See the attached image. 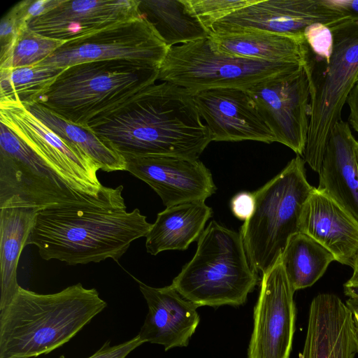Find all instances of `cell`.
I'll return each instance as SVG.
<instances>
[{
	"mask_svg": "<svg viewBox=\"0 0 358 358\" xmlns=\"http://www.w3.org/2000/svg\"><path fill=\"white\" fill-rule=\"evenodd\" d=\"M305 161L293 158L253 192L255 208L240 233L252 268L264 273L281 257L290 238L301 232L306 201L315 187L306 178Z\"/></svg>",
	"mask_w": 358,
	"mask_h": 358,
	"instance_id": "8992f818",
	"label": "cell"
},
{
	"mask_svg": "<svg viewBox=\"0 0 358 358\" xmlns=\"http://www.w3.org/2000/svg\"><path fill=\"white\" fill-rule=\"evenodd\" d=\"M40 210L32 207L0 208V311L17 294V269L21 252Z\"/></svg>",
	"mask_w": 358,
	"mask_h": 358,
	"instance_id": "cb8c5ba5",
	"label": "cell"
},
{
	"mask_svg": "<svg viewBox=\"0 0 358 358\" xmlns=\"http://www.w3.org/2000/svg\"><path fill=\"white\" fill-rule=\"evenodd\" d=\"M125 171L149 185L166 208L203 201L216 186L210 171L198 159L171 156L124 157Z\"/></svg>",
	"mask_w": 358,
	"mask_h": 358,
	"instance_id": "9a60e30c",
	"label": "cell"
},
{
	"mask_svg": "<svg viewBox=\"0 0 358 358\" xmlns=\"http://www.w3.org/2000/svg\"><path fill=\"white\" fill-rule=\"evenodd\" d=\"M281 261L289 284L296 292L315 284L336 259L313 238L299 232L289 240Z\"/></svg>",
	"mask_w": 358,
	"mask_h": 358,
	"instance_id": "484cf974",
	"label": "cell"
},
{
	"mask_svg": "<svg viewBox=\"0 0 358 358\" xmlns=\"http://www.w3.org/2000/svg\"><path fill=\"white\" fill-rule=\"evenodd\" d=\"M141 0H64L44 15L27 22L42 36L66 42L85 37L142 16Z\"/></svg>",
	"mask_w": 358,
	"mask_h": 358,
	"instance_id": "2e32d148",
	"label": "cell"
},
{
	"mask_svg": "<svg viewBox=\"0 0 358 358\" xmlns=\"http://www.w3.org/2000/svg\"><path fill=\"white\" fill-rule=\"evenodd\" d=\"M191 96L206 122L211 141L275 142L246 90L212 89L191 94Z\"/></svg>",
	"mask_w": 358,
	"mask_h": 358,
	"instance_id": "e0dca14e",
	"label": "cell"
},
{
	"mask_svg": "<svg viewBox=\"0 0 358 358\" xmlns=\"http://www.w3.org/2000/svg\"><path fill=\"white\" fill-rule=\"evenodd\" d=\"M327 4L345 14L348 19L358 20V0H325Z\"/></svg>",
	"mask_w": 358,
	"mask_h": 358,
	"instance_id": "d590c367",
	"label": "cell"
},
{
	"mask_svg": "<svg viewBox=\"0 0 358 358\" xmlns=\"http://www.w3.org/2000/svg\"><path fill=\"white\" fill-rule=\"evenodd\" d=\"M347 18L325 0H258L217 22L208 33L262 31L298 34L313 23L331 27Z\"/></svg>",
	"mask_w": 358,
	"mask_h": 358,
	"instance_id": "5bb4252c",
	"label": "cell"
},
{
	"mask_svg": "<svg viewBox=\"0 0 358 358\" xmlns=\"http://www.w3.org/2000/svg\"><path fill=\"white\" fill-rule=\"evenodd\" d=\"M143 343L144 342L138 335L129 341L113 346L110 345V341H107L95 353L87 358H126L130 352ZM59 358L65 357L61 355Z\"/></svg>",
	"mask_w": 358,
	"mask_h": 358,
	"instance_id": "836d02e7",
	"label": "cell"
},
{
	"mask_svg": "<svg viewBox=\"0 0 358 358\" xmlns=\"http://www.w3.org/2000/svg\"><path fill=\"white\" fill-rule=\"evenodd\" d=\"M168 50L144 17L66 42L38 66L66 69L92 61L127 60L159 68Z\"/></svg>",
	"mask_w": 358,
	"mask_h": 358,
	"instance_id": "30bf717a",
	"label": "cell"
},
{
	"mask_svg": "<svg viewBox=\"0 0 358 358\" xmlns=\"http://www.w3.org/2000/svg\"><path fill=\"white\" fill-rule=\"evenodd\" d=\"M234 215L241 220H247L252 215L255 208V198L253 193L243 191L234 195L230 202Z\"/></svg>",
	"mask_w": 358,
	"mask_h": 358,
	"instance_id": "e575fe53",
	"label": "cell"
},
{
	"mask_svg": "<svg viewBox=\"0 0 358 358\" xmlns=\"http://www.w3.org/2000/svg\"><path fill=\"white\" fill-rule=\"evenodd\" d=\"M346 103L350 110L348 122L358 134V80L350 93Z\"/></svg>",
	"mask_w": 358,
	"mask_h": 358,
	"instance_id": "8d00e7d4",
	"label": "cell"
},
{
	"mask_svg": "<svg viewBox=\"0 0 358 358\" xmlns=\"http://www.w3.org/2000/svg\"><path fill=\"white\" fill-rule=\"evenodd\" d=\"M355 342H356L357 349V352H358V324L356 323H355Z\"/></svg>",
	"mask_w": 358,
	"mask_h": 358,
	"instance_id": "60d3db41",
	"label": "cell"
},
{
	"mask_svg": "<svg viewBox=\"0 0 358 358\" xmlns=\"http://www.w3.org/2000/svg\"><path fill=\"white\" fill-rule=\"evenodd\" d=\"M0 122L43 158L73 189L99 199L115 188L103 186L97 178L99 168L80 148L66 141L20 103L0 100Z\"/></svg>",
	"mask_w": 358,
	"mask_h": 358,
	"instance_id": "8fae6325",
	"label": "cell"
},
{
	"mask_svg": "<svg viewBox=\"0 0 358 358\" xmlns=\"http://www.w3.org/2000/svg\"><path fill=\"white\" fill-rule=\"evenodd\" d=\"M357 80H358V78H357Z\"/></svg>",
	"mask_w": 358,
	"mask_h": 358,
	"instance_id": "7bdbcfd3",
	"label": "cell"
},
{
	"mask_svg": "<svg viewBox=\"0 0 358 358\" xmlns=\"http://www.w3.org/2000/svg\"><path fill=\"white\" fill-rule=\"evenodd\" d=\"M218 51L240 57L305 66L310 49L303 33L280 34L262 31L208 33Z\"/></svg>",
	"mask_w": 358,
	"mask_h": 358,
	"instance_id": "7402d4cb",
	"label": "cell"
},
{
	"mask_svg": "<svg viewBox=\"0 0 358 358\" xmlns=\"http://www.w3.org/2000/svg\"><path fill=\"white\" fill-rule=\"evenodd\" d=\"M357 142L348 121L341 120L335 124L326 146L316 188L358 223Z\"/></svg>",
	"mask_w": 358,
	"mask_h": 358,
	"instance_id": "44dd1931",
	"label": "cell"
},
{
	"mask_svg": "<svg viewBox=\"0 0 358 358\" xmlns=\"http://www.w3.org/2000/svg\"><path fill=\"white\" fill-rule=\"evenodd\" d=\"M133 278L148 307L138 334L141 340L162 345L166 351L187 347L200 322L199 306L184 299L171 285L153 287Z\"/></svg>",
	"mask_w": 358,
	"mask_h": 358,
	"instance_id": "ac0fdd59",
	"label": "cell"
},
{
	"mask_svg": "<svg viewBox=\"0 0 358 358\" xmlns=\"http://www.w3.org/2000/svg\"><path fill=\"white\" fill-rule=\"evenodd\" d=\"M27 23H23L18 18L12 7L1 20L0 24V56L5 54L13 43L20 28Z\"/></svg>",
	"mask_w": 358,
	"mask_h": 358,
	"instance_id": "d6a6232c",
	"label": "cell"
},
{
	"mask_svg": "<svg viewBox=\"0 0 358 358\" xmlns=\"http://www.w3.org/2000/svg\"><path fill=\"white\" fill-rule=\"evenodd\" d=\"M123 186L99 199L73 189L43 158L0 122V208L32 207L40 210L124 201Z\"/></svg>",
	"mask_w": 358,
	"mask_h": 358,
	"instance_id": "ba28073f",
	"label": "cell"
},
{
	"mask_svg": "<svg viewBox=\"0 0 358 358\" xmlns=\"http://www.w3.org/2000/svg\"><path fill=\"white\" fill-rule=\"evenodd\" d=\"M258 280L241 233L212 220L198 238L194 257L171 285L199 307L238 306Z\"/></svg>",
	"mask_w": 358,
	"mask_h": 358,
	"instance_id": "5b68a950",
	"label": "cell"
},
{
	"mask_svg": "<svg viewBox=\"0 0 358 358\" xmlns=\"http://www.w3.org/2000/svg\"><path fill=\"white\" fill-rule=\"evenodd\" d=\"M262 120L280 143L304 153L310 122V86L304 69L246 90Z\"/></svg>",
	"mask_w": 358,
	"mask_h": 358,
	"instance_id": "7c38bea8",
	"label": "cell"
},
{
	"mask_svg": "<svg viewBox=\"0 0 358 358\" xmlns=\"http://www.w3.org/2000/svg\"><path fill=\"white\" fill-rule=\"evenodd\" d=\"M106 306L95 288H85L80 282L48 294L20 286L0 311V358L48 354L69 342Z\"/></svg>",
	"mask_w": 358,
	"mask_h": 358,
	"instance_id": "3957f363",
	"label": "cell"
},
{
	"mask_svg": "<svg viewBox=\"0 0 358 358\" xmlns=\"http://www.w3.org/2000/svg\"><path fill=\"white\" fill-rule=\"evenodd\" d=\"M24 106L51 130L80 148L99 169L106 172L125 171L124 157L103 142L88 128L69 122L39 103Z\"/></svg>",
	"mask_w": 358,
	"mask_h": 358,
	"instance_id": "4316f807",
	"label": "cell"
},
{
	"mask_svg": "<svg viewBox=\"0 0 358 358\" xmlns=\"http://www.w3.org/2000/svg\"><path fill=\"white\" fill-rule=\"evenodd\" d=\"M64 69L38 65L0 69V100L24 106L37 103Z\"/></svg>",
	"mask_w": 358,
	"mask_h": 358,
	"instance_id": "83f0119b",
	"label": "cell"
},
{
	"mask_svg": "<svg viewBox=\"0 0 358 358\" xmlns=\"http://www.w3.org/2000/svg\"><path fill=\"white\" fill-rule=\"evenodd\" d=\"M201 118L189 92L163 82L141 90L87 128L123 157L198 159L211 142Z\"/></svg>",
	"mask_w": 358,
	"mask_h": 358,
	"instance_id": "6da1fadb",
	"label": "cell"
},
{
	"mask_svg": "<svg viewBox=\"0 0 358 358\" xmlns=\"http://www.w3.org/2000/svg\"><path fill=\"white\" fill-rule=\"evenodd\" d=\"M301 232L325 247L336 261L353 267L358 252V223L316 187L305 204Z\"/></svg>",
	"mask_w": 358,
	"mask_h": 358,
	"instance_id": "ffe728a7",
	"label": "cell"
},
{
	"mask_svg": "<svg viewBox=\"0 0 358 358\" xmlns=\"http://www.w3.org/2000/svg\"><path fill=\"white\" fill-rule=\"evenodd\" d=\"M352 268L353 274L347 282L349 283H358V252L356 255Z\"/></svg>",
	"mask_w": 358,
	"mask_h": 358,
	"instance_id": "ab89813d",
	"label": "cell"
},
{
	"mask_svg": "<svg viewBox=\"0 0 358 358\" xmlns=\"http://www.w3.org/2000/svg\"><path fill=\"white\" fill-rule=\"evenodd\" d=\"M344 293L349 298H358V283L346 282L343 285Z\"/></svg>",
	"mask_w": 358,
	"mask_h": 358,
	"instance_id": "74e56055",
	"label": "cell"
},
{
	"mask_svg": "<svg viewBox=\"0 0 358 358\" xmlns=\"http://www.w3.org/2000/svg\"><path fill=\"white\" fill-rule=\"evenodd\" d=\"M294 292L280 257L262 274L247 358H289L295 331Z\"/></svg>",
	"mask_w": 358,
	"mask_h": 358,
	"instance_id": "4fadbf2b",
	"label": "cell"
},
{
	"mask_svg": "<svg viewBox=\"0 0 358 358\" xmlns=\"http://www.w3.org/2000/svg\"><path fill=\"white\" fill-rule=\"evenodd\" d=\"M64 0H24L14 5L20 20L27 23L31 19L45 14L62 3Z\"/></svg>",
	"mask_w": 358,
	"mask_h": 358,
	"instance_id": "1f68e13d",
	"label": "cell"
},
{
	"mask_svg": "<svg viewBox=\"0 0 358 358\" xmlns=\"http://www.w3.org/2000/svg\"><path fill=\"white\" fill-rule=\"evenodd\" d=\"M355 155H356V159H357V165H358V141L357 142L356 147H355Z\"/></svg>",
	"mask_w": 358,
	"mask_h": 358,
	"instance_id": "b9f144b4",
	"label": "cell"
},
{
	"mask_svg": "<svg viewBox=\"0 0 358 358\" xmlns=\"http://www.w3.org/2000/svg\"><path fill=\"white\" fill-rule=\"evenodd\" d=\"M258 0H189L196 17L208 31L220 20Z\"/></svg>",
	"mask_w": 358,
	"mask_h": 358,
	"instance_id": "f546056e",
	"label": "cell"
},
{
	"mask_svg": "<svg viewBox=\"0 0 358 358\" xmlns=\"http://www.w3.org/2000/svg\"><path fill=\"white\" fill-rule=\"evenodd\" d=\"M345 303L351 310L355 323L358 324V298H349Z\"/></svg>",
	"mask_w": 358,
	"mask_h": 358,
	"instance_id": "f35d334b",
	"label": "cell"
},
{
	"mask_svg": "<svg viewBox=\"0 0 358 358\" xmlns=\"http://www.w3.org/2000/svg\"><path fill=\"white\" fill-rule=\"evenodd\" d=\"M303 35L311 53L318 59L329 63L333 50V36L330 27L316 22L308 26Z\"/></svg>",
	"mask_w": 358,
	"mask_h": 358,
	"instance_id": "4dcf8cb0",
	"label": "cell"
},
{
	"mask_svg": "<svg viewBox=\"0 0 358 358\" xmlns=\"http://www.w3.org/2000/svg\"><path fill=\"white\" fill-rule=\"evenodd\" d=\"M65 43L37 34L27 23L20 28L7 52L1 56L0 69L37 65Z\"/></svg>",
	"mask_w": 358,
	"mask_h": 358,
	"instance_id": "f1b7e54d",
	"label": "cell"
},
{
	"mask_svg": "<svg viewBox=\"0 0 358 358\" xmlns=\"http://www.w3.org/2000/svg\"><path fill=\"white\" fill-rule=\"evenodd\" d=\"M212 208L203 201L180 203L159 213L148 233L146 250L152 255L166 250H185L198 240Z\"/></svg>",
	"mask_w": 358,
	"mask_h": 358,
	"instance_id": "603a6c76",
	"label": "cell"
},
{
	"mask_svg": "<svg viewBox=\"0 0 358 358\" xmlns=\"http://www.w3.org/2000/svg\"><path fill=\"white\" fill-rule=\"evenodd\" d=\"M159 69L127 60L77 64L66 68L37 103L87 128L96 117L155 84Z\"/></svg>",
	"mask_w": 358,
	"mask_h": 358,
	"instance_id": "277c9868",
	"label": "cell"
},
{
	"mask_svg": "<svg viewBox=\"0 0 358 358\" xmlns=\"http://www.w3.org/2000/svg\"><path fill=\"white\" fill-rule=\"evenodd\" d=\"M124 201L47 208L38 212L26 245H34L45 260L69 265L117 262L152 224L138 208L126 210Z\"/></svg>",
	"mask_w": 358,
	"mask_h": 358,
	"instance_id": "7a4b0ae2",
	"label": "cell"
},
{
	"mask_svg": "<svg viewBox=\"0 0 358 358\" xmlns=\"http://www.w3.org/2000/svg\"><path fill=\"white\" fill-rule=\"evenodd\" d=\"M303 68L223 53L206 37L168 48L159 69L158 80L179 86L190 94L218 88L247 90Z\"/></svg>",
	"mask_w": 358,
	"mask_h": 358,
	"instance_id": "9c48e42d",
	"label": "cell"
},
{
	"mask_svg": "<svg viewBox=\"0 0 358 358\" xmlns=\"http://www.w3.org/2000/svg\"><path fill=\"white\" fill-rule=\"evenodd\" d=\"M139 9L168 48L208 36L189 0H141Z\"/></svg>",
	"mask_w": 358,
	"mask_h": 358,
	"instance_id": "d4e9b609",
	"label": "cell"
},
{
	"mask_svg": "<svg viewBox=\"0 0 358 358\" xmlns=\"http://www.w3.org/2000/svg\"><path fill=\"white\" fill-rule=\"evenodd\" d=\"M333 50L329 63L310 52L303 67L310 86V122L303 159L319 173L335 124L358 78V20L330 27Z\"/></svg>",
	"mask_w": 358,
	"mask_h": 358,
	"instance_id": "52a82bcc",
	"label": "cell"
},
{
	"mask_svg": "<svg viewBox=\"0 0 358 358\" xmlns=\"http://www.w3.org/2000/svg\"><path fill=\"white\" fill-rule=\"evenodd\" d=\"M355 322L346 303L333 294L312 300L303 348L299 358H355Z\"/></svg>",
	"mask_w": 358,
	"mask_h": 358,
	"instance_id": "d6986e66",
	"label": "cell"
}]
</instances>
